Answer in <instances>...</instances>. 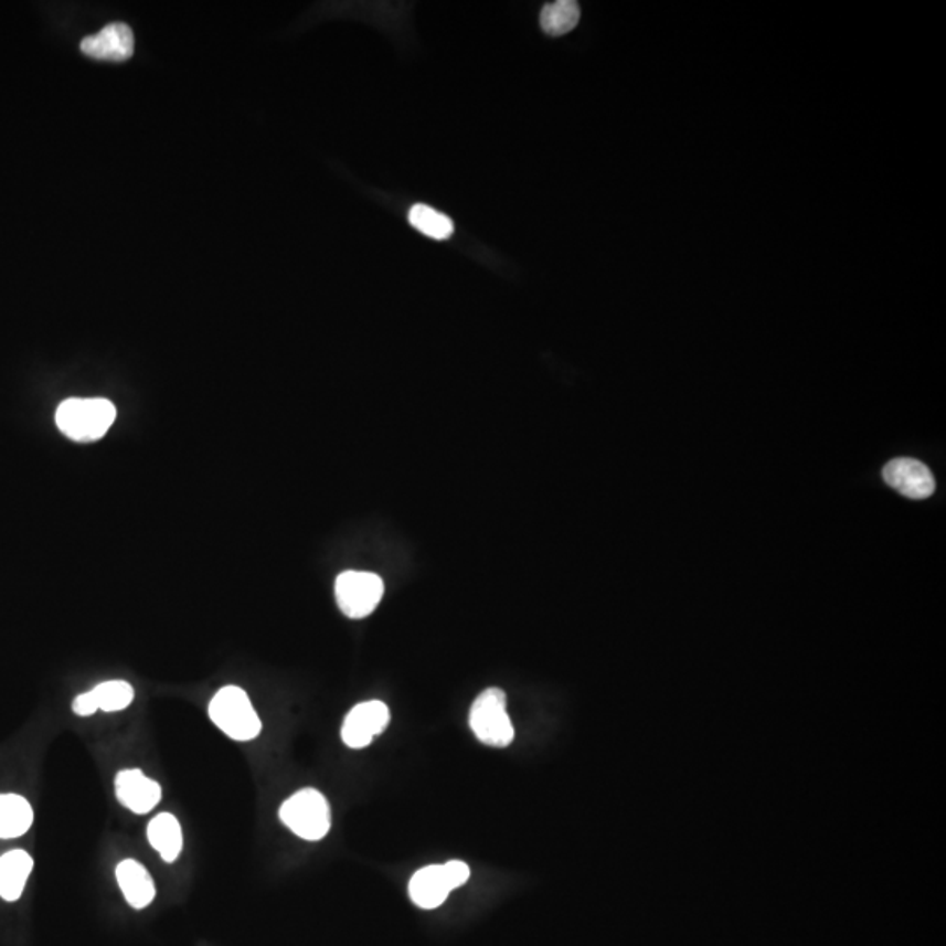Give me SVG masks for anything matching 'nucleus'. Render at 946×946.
<instances>
[{
    "label": "nucleus",
    "instance_id": "f257e3e1",
    "mask_svg": "<svg viewBox=\"0 0 946 946\" xmlns=\"http://www.w3.org/2000/svg\"><path fill=\"white\" fill-rule=\"evenodd\" d=\"M116 407L106 398H68L56 408V426L74 442H95L109 432Z\"/></svg>",
    "mask_w": 946,
    "mask_h": 946
},
{
    "label": "nucleus",
    "instance_id": "f03ea898",
    "mask_svg": "<svg viewBox=\"0 0 946 946\" xmlns=\"http://www.w3.org/2000/svg\"><path fill=\"white\" fill-rule=\"evenodd\" d=\"M209 718L235 742H249L262 733V721L246 691L226 685L209 704Z\"/></svg>",
    "mask_w": 946,
    "mask_h": 946
},
{
    "label": "nucleus",
    "instance_id": "7ed1b4c3",
    "mask_svg": "<svg viewBox=\"0 0 946 946\" xmlns=\"http://www.w3.org/2000/svg\"><path fill=\"white\" fill-rule=\"evenodd\" d=\"M279 819L301 840H323L331 828L330 805L319 790L301 789L283 802Z\"/></svg>",
    "mask_w": 946,
    "mask_h": 946
},
{
    "label": "nucleus",
    "instance_id": "20e7f679",
    "mask_svg": "<svg viewBox=\"0 0 946 946\" xmlns=\"http://www.w3.org/2000/svg\"><path fill=\"white\" fill-rule=\"evenodd\" d=\"M470 727L480 743L506 748L514 742L515 731L507 712V694L498 688L480 692L471 704Z\"/></svg>",
    "mask_w": 946,
    "mask_h": 946
},
{
    "label": "nucleus",
    "instance_id": "39448f33",
    "mask_svg": "<svg viewBox=\"0 0 946 946\" xmlns=\"http://www.w3.org/2000/svg\"><path fill=\"white\" fill-rule=\"evenodd\" d=\"M470 879L467 862L449 861L446 864L426 865L408 883L412 903L423 910H435L446 903L450 892L463 887Z\"/></svg>",
    "mask_w": 946,
    "mask_h": 946
},
{
    "label": "nucleus",
    "instance_id": "423d86ee",
    "mask_svg": "<svg viewBox=\"0 0 946 946\" xmlns=\"http://www.w3.org/2000/svg\"><path fill=\"white\" fill-rule=\"evenodd\" d=\"M384 596V582L378 573L348 570L336 581V598L349 619H365L379 607Z\"/></svg>",
    "mask_w": 946,
    "mask_h": 946
},
{
    "label": "nucleus",
    "instance_id": "0eeeda50",
    "mask_svg": "<svg viewBox=\"0 0 946 946\" xmlns=\"http://www.w3.org/2000/svg\"><path fill=\"white\" fill-rule=\"evenodd\" d=\"M883 480L889 488L908 500H927L936 491L933 471L915 458H894L883 467Z\"/></svg>",
    "mask_w": 946,
    "mask_h": 946
},
{
    "label": "nucleus",
    "instance_id": "6e6552de",
    "mask_svg": "<svg viewBox=\"0 0 946 946\" xmlns=\"http://www.w3.org/2000/svg\"><path fill=\"white\" fill-rule=\"evenodd\" d=\"M391 721L390 709L382 701L360 703L348 713L342 724V740L349 748H365L384 733Z\"/></svg>",
    "mask_w": 946,
    "mask_h": 946
},
{
    "label": "nucleus",
    "instance_id": "1a4fd4ad",
    "mask_svg": "<svg viewBox=\"0 0 946 946\" xmlns=\"http://www.w3.org/2000/svg\"><path fill=\"white\" fill-rule=\"evenodd\" d=\"M116 798L128 810L145 815L162 799V787L140 769H125L116 775Z\"/></svg>",
    "mask_w": 946,
    "mask_h": 946
},
{
    "label": "nucleus",
    "instance_id": "9d476101",
    "mask_svg": "<svg viewBox=\"0 0 946 946\" xmlns=\"http://www.w3.org/2000/svg\"><path fill=\"white\" fill-rule=\"evenodd\" d=\"M136 39L130 26L125 23H110L97 34L82 41V52L95 60L125 62L134 55Z\"/></svg>",
    "mask_w": 946,
    "mask_h": 946
},
{
    "label": "nucleus",
    "instance_id": "9b49d317",
    "mask_svg": "<svg viewBox=\"0 0 946 946\" xmlns=\"http://www.w3.org/2000/svg\"><path fill=\"white\" fill-rule=\"evenodd\" d=\"M116 879H118L119 889L124 892L127 903L136 910L146 908L153 903L155 889L153 879L146 870L145 865L134 859H125L119 862L116 868Z\"/></svg>",
    "mask_w": 946,
    "mask_h": 946
},
{
    "label": "nucleus",
    "instance_id": "f8f14e48",
    "mask_svg": "<svg viewBox=\"0 0 946 946\" xmlns=\"http://www.w3.org/2000/svg\"><path fill=\"white\" fill-rule=\"evenodd\" d=\"M34 861L23 850H13L0 858V897L17 901L22 897Z\"/></svg>",
    "mask_w": 946,
    "mask_h": 946
},
{
    "label": "nucleus",
    "instance_id": "ddd939ff",
    "mask_svg": "<svg viewBox=\"0 0 946 946\" xmlns=\"http://www.w3.org/2000/svg\"><path fill=\"white\" fill-rule=\"evenodd\" d=\"M148 840L166 862L178 861L183 850V831L172 814H160L148 826Z\"/></svg>",
    "mask_w": 946,
    "mask_h": 946
},
{
    "label": "nucleus",
    "instance_id": "4468645a",
    "mask_svg": "<svg viewBox=\"0 0 946 946\" xmlns=\"http://www.w3.org/2000/svg\"><path fill=\"white\" fill-rule=\"evenodd\" d=\"M34 822L30 802L17 794H0V838L13 840L29 831Z\"/></svg>",
    "mask_w": 946,
    "mask_h": 946
},
{
    "label": "nucleus",
    "instance_id": "2eb2a0df",
    "mask_svg": "<svg viewBox=\"0 0 946 946\" xmlns=\"http://www.w3.org/2000/svg\"><path fill=\"white\" fill-rule=\"evenodd\" d=\"M578 20H581V8L573 0H557L552 4L543 6L540 13V26L552 38L572 32L577 26Z\"/></svg>",
    "mask_w": 946,
    "mask_h": 946
},
{
    "label": "nucleus",
    "instance_id": "dca6fc26",
    "mask_svg": "<svg viewBox=\"0 0 946 946\" xmlns=\"http://www.w3.org/2000/svg\"><path fill=\"white\" fill-rule=\"evenodd\" d=\"M411 225L435 241H446L455 234V223L446 214L438 213L425 204H416L408 211Z\"/></svg>",
    "mask_w": 946,
    "mask_h": 946
},
{
    "label": "nucleus",
    "instance_id": "f3484780",
    "mask_svg": "<svg viewBox=\"0 0 946 946\" xmlns=\"http://www.w3.org/2000/svg\"><path fill=\"white\" fill-rule=\"evenodd\" d=\"M89 692L97 703V709L104 710V712L125 710L132 704L134 697H136L132 685L125 680H109V682L98 683L97 688Z\"/></svg>",
    "mask_w": 946,
    "mask_h": 946
},
{
    "label": "nucleus",
    "instance_id": "a211bd4d",
    "mask_svg": "<svg viewBox=\"0 0 946 946\" xmlns=\"http://www.w3.org/2000/svg\"><path fill=\"white\" fill-rule=\"evenodd\" d=\"M73 710L76 715H79V718H89V715H94L95 712H98L97 703H95L92 692L88 691L79 694V697L74 700Z\"/></svg>",
    "mask_w": 946,
    "mask_h": 946
}]
</instances>
